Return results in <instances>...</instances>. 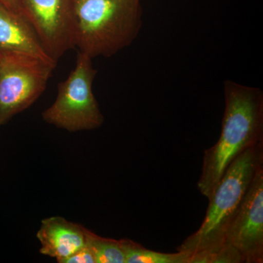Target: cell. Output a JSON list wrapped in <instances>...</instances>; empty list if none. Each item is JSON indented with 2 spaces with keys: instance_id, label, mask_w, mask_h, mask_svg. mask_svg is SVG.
Masks as SVG:
<instances>
[{
  "instance_id": "8",
  "label": "cell",
  "mask_w": 263,
  "mask_h": 263,
  "mask_svg": "<svg viewBox=\"0 0 263 263\" xmlns=\"http://www.w3.org/2000/svg\"><path fill=\"white\" fill-rule=\"evenodd\" d=\"M87 230L81 224L62 216L46 218L41 221L37 233L41 246L40 252L62 263L86 245Z\"/></svg>"
},
{
  "instance_id": "6",
  "label": "cell",
  "mask_w": 263,
  "mask_h": 263,
  "mask_svg": "<svg viewBox=\"0 0 263 263\" xmlns=\"http://www.w3.org/2000/svg\"><path fill=\"white\" fill-rule=\"evenodd\" d=\"M23 15L46 51L58 61L76 48L72 0H18Z\"/></svg>"
},
{
  "instance_id": "10",
  "label": "cell",
  "mask_w": 263,
  "mask_h": 263,
  "mask_svg": "<svg viewBox=\"0 0 263 263\" xmlns=\"http://www.w3.org/2000/svg\"><path fill=\"white\" fill-rule=\"evenodd\" d=\"M125 263H188L189 256L183 252L162 253L145 248L133 240L121 239Z\"/></svg>"
},
{
  "instance_id": "2",
  "label": "cell",
  "mask_w": 263,
  "mask_h": 263,
  "mask_svg": "<svg viewBox=\"0 0 263 263\" xmlns=\"http://www.w3.org/2000/svg\"><path fill=\"white\" fill-rule=\"evenodd\" d=\"M76 48L91 59L130 46L142 27L141 0H72Z\"/></svg>"
},
{
  "instance_id": "14",
  "label": "cell",
  "mask_w": 263,
  "mask_h": 263,
  "mask_svg": "<svg viewBox=\"0 0 263 263\" xmlns=\"http://www.w3.org/2000/svg\"><path fill=\"white\" fill-rule=\"evenodd\" d=\"M0 4L4 5L12 11L21 14L18 0H0Z\"/></svg>"
},
{
  "instance_id": "1",
  "label": "cell",
  "mask_w": 263,
  "mask_h": 263,
  "mask_svg": "<svg viewBox=\"0 0 263 263\" xmlns=\"http://www.w3.org/2000/svg\"><path fill=\"white\" fill-rule=\"evenodd\" d=\"M224 108L220 136L204 152L197 187L207 199L227 169L241 154L263 144V93L259 88L232 81L224 84Z\"/></svg>"
},
{
  "instance_id": "15",
  "label": "cell",
  "mask_w": 263,
  "mask_h": 263,
  "mask_svg": "<svg viewBox=\"0 0 263 263\" xmlns=\"http://www.w3.org/2000/svg\"><path fill=\"white\" fill-rule=\"evenodd\" d=\"M0 125H2L1 120H0Z\"/></svg>"
},
{
  "instance_id": "7",
  "label": "cell",
  "mask_w": 263,
  "mask_h": 263,
  "mask_svg": "<svg viewBox=\"0 0 263 263\" xmlns=\"http://www.w3.org/2000/svg\"><path fill=\"white\" fill-rule=\"evenodd\" d=\"M226 242L239 252L242 262H263V165L227 230Z\"/></svg>"
},
{
  "instance_id": "11",
  "label": "cell",
  "mask_w": 263,
  "mask_h": 263,
  "mask_svg": "<svg viewBox=\"0 0 263 263\" xmlns=\"http://www.w3.org/2000/svg\"><path fill=\"white\" fill-rule=\"evenodd\" d=\"M86 243L92 249L96 263H125L121 240L99 236L88 230Z\"/></svg>"
},
{
  "instance_id": "3",
  "label": "cell",
  "mask_w": 263,
  "mask_h": 263,
  "mask_svg": "<svg viewBox=\"0 0 263 263\" xmlns=\"http://www.w3.org/2000/svg\"><path fill=\"white\" fill-rule=\"evenodd\" d=\"M263 165V144L241 154L223 175L213 193L200 228L183 240L177 252L188 256L214 252L226 243L227 230L236 214L257 169Z\"/></svg>"
},
{
  "instance_id": "5",
  "label": "cell",
  "mask_w": 263,
  "mask_h": 263,
  "mask_svg": "<svg viewBox=\"0 0 263 263\" xmlns=\"http://www.w3.org/2000/svg\"><path fill=\"white\" fill-rule=\"evenodd\" d=\"M57 64L22 52L0 50V120L5 124L43 94Z\"/></svg>"
},
{
  "instance_id": "12",
  "label": "cell",
  "mask_w": 263,
  "mask_h": 263,
  "mask_svg": "<svg viewBox=\"0 0 263 263\" xmlns=\"http://www.w3.org/2000/svg\"><path fill=\"white\" fill-rule=\"evenodd\" d=\"M188 263H242L241 256L235 247L224 243L214 252H197L189 256Z\"/></svg>"
},
{
  "instance_id": "9",
  "label": "cell",
  "mask_w": 263,
  "mask_h": 263,
  "mask_svg": "<svg viewBox=\"0 0 263 263\" xmlns=\"http://www.w3.org/2000/svg\"><path fill=\"white\" fill-rule=\"evenodd\" d=\"M0 50L22 52L52 63L56 61L46 51L23 15L0 4Z\"/></svg>"
},
{
  "instance_id": "4",
  "label": "cell",
  "mask_w": 263,
  "mask_h": 263,
  "mask_svg": "<svg viewBox=\"0 0 263 263\" xmlns=\"http://www.w3.org/2000/svg\"><path fill=\"white\" fill-rule=\"evenodd\" d=\"M96 74L92 59L79 52L75 68L59 84L56 100L43 112V120L70 133L101 127L104 117L92 90Z\"/></svg>"
},
{
  "instance_id": "13",
  "label": "cell",
  "mask_w": 263,
  "mask_h": 263,
  "mask_svg": "<svg viewBox=\"0 0 263 263\" xmlns=\"http://www.w3.org/2000/svg\"><path fill=\"white\" fill-rule=\"evenodd\" d=\"M62 263H96V259L92 249L86 243L82 248L64 259Z\"/></svg>"
}]
</instances>
